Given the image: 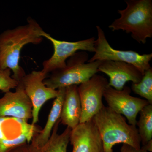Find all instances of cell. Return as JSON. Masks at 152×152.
Here are the masks:
<instances>
[{
    "label": "cell",
    "mask_w": 152,
    "mask_h": 152,
    "mask_svg": "<svg viewBox=\"0 0 152 152\" xmlns=\"http://www.w3.org/2000/svg\"><path fill=\"white\" fill-rule=\"evenodd\" d=\"M139 113L140 118L136 126L138 127L139 136L142 146L152 141V104H149Z\"/></svg>",
    "instance_id": "2e32d148"
},
{
    "label": "cell",
    "mask_w": 152,
    "mask_h": 152,
    "mask_svg": "<svg viewBox=\"0 0 152 152\" xmlns=\"http://www.w3.org/2000/svg\"><path fill=\"white\" fill-rule=\"evenodd\" d=\"M65 88L60 120L63 125L73 129L80 124L81 104L78 86H69Z\"/></svg>",
    "instance_id": "4fadbf2b"
},
{
    "label": "cell",
    "mask_w": 152,
    "mask_h": 152,
    "mask_svg": "<svg viewBox=\"0 0 152 152\" xmlns=\"http://www.w3.org/2000/svg\"><path fill=\"white\" fill-rule=\"evenodd\" d=\"M60 119L56 123L50 137L45 145L39 147H35L28 145L29 152H67L72 129L66 128L61 134H58Z\"/></svg>",
    "instance_id": "9a60e30c"
},
{
    "label": "cell",
    "mask_w": 152,
    "mask_h": 152,
    "mask_svg": "<svg viewBox=\"0 0 152 152\" xmlns=\"http://www.w3.org/2000/svg\"><path fill=\"white\" fill-rule=\"evenodd\" d=\"M33 105L23 87L18 83L15 92L0 98V118H12L27 122L32 118Z\"/></svg>",
    "instance_id": "30bf717a"
},
{
    "label": "cell",
    "mask_w": 152,
    "mask_h": 152,
    "mask_svg": "<svg viewBox=\"0 0 152 152\" xmlns=\"http://www.w3.org/2000/svg\"><path fill=\"white\" fill-rule=\"evenodd\" d=\"M27 22L0 34V70L10 69L13 72L12 78L18 82L26 75L19 65L22 48L27 44L40 43L45 32L34 19L28 18Z\"/></svg>",
    "instance_id": "6da1fadb"
},
{
    "label": "cell",
    "mask_w": 152,
    "mask_h": 152,
    "mask_svg": "<svg viewBox=\"0 0 152 152\" xmlns=\"http://www.w3.org/2000/svg\"><path fill=\"white\" fill-rule=\"evenodd\" d=\"M131 89L127 86L118 91L108 86L103 97L110 108L124 116L129 124L136 126L138 114L150 103L145 99L131 96Z\"/></svg>",
    "instance_id": "9c48e42d"
},
{
    "label": "cell",
    "mask_w": 152,
    "mask_h": 152,
    "mask_svg": "<svg viewBox=\"0 0 152 152\" xmlns=\"http://www.w3.org/2000/svg\"><path fill=\"white\" fill-rule=\"evenodd\" d=\"M28 145V143L17 147L9 152H29Z\"/></svg>",
    "instance_id": "44dd1931"
},
{
    "label": "cell",
    "mask_w": 152,
    "mask_h": 152,
    "mask_svg": "<svg viewBox=\"0 0 152 152\" xmlns=\"http://www.w3.org/2000/svg\"><path fill=\"white\" fill-rule=\"evenodd\" d=\"M120 152H148L146 150L141 148L140 150L136 149L133 147L126 145V144H123Z\"/></svg>",
    "instance_id": "ffe728a7"
},
{
    "label": "cell",
    "mask_w": 152,
    "mask_h": 152,
    "mask_svg": "<svg viewBox=\"0 0 152 152\" xmlns=\"http://www.w3.org/2000/svg\"><path fill=\"white\" fill-rule=\"evenodd\" d=\"M132 90L136 94L145 98L152 104V68H150L144 73L140 81L133 83Z\"/></svg>",
    "instance_id": "e0dca14e"
},
{
    "label": "cell",
    "mask_w": 152,
    "mask_h": 152,
    "mask_svg": "<svg viewBox=\"0 0 152 152\" xmlns=\"http://www.w3.org/2000/svg\"><path fill=\"white\" fill-rule=\"evenodd\" d=\"M65 89V88L58 89V94L53 103L45 126L43 129L33 137L30 143L31 145L35 147H41L48 140L55 124L61 117Z\"/></svg>",
    "instance_id": "5bb4252c"
},
{
    "label": "cell",
    "mask_w": 152,
    "mask_h": 152,
    "mask_svg": "<svg viewBox=\"0 0 152 152\" xmlns=\"http://www.w3.org/2000/svg\"><path fill=\"white\" fill-rule=\"evenodd\" d=\"M42 37L50 41L54 48L53 56L43 63L42 71L47 75L53 71L64 68L66 66V60L78 51L95 52L96 39L94 37L75 42L58 40L45 32L43 34Z\"/></svg>",
    "instance_id": "8992f818"
},
{
    "label": "cell",
    "mask_w": 152,
    "mask_h": 152,
    "mask_svg": "<svg viewBox=\"0 0 152 152\" xmlns=\"http://www.w3.org/2000/svg\"><path fill=\"white\" fill-rule=\"evenodd\" d=\"M89 56L86 51L77 52L66 62L64 68L53 71L47 76L44 83L53 89L80 85L98 73L100 61L88 62Z\"/></svg>",
    "instance_id": "277c9868"
},
{
    "label": "cell",
    "mask_w": 152,
    "mask_h": 152,
    "mask_svg": "<svg viewBox=\"0 0 152 152\" xmlns=\"http://www.w3.org/2000/svg\"><path fill=\"white\" fill-rule=\"evenodd\" d=\"M103 145L104 152H113L116 144H126L140 150L141 140L137 126L128 124L126 118L104 105L93 118Z\"/></svg>",
    "instance_id": "7a4b0ae2"
},
{
    "label": "cell",
    "mask_w": 152,
    "mask_h": 152,
    "mask_svg": "<svg viewBox=\"0 0 152 152\" xmlns=\"http://www.w3.org/2000/svg\"><path fill=\"white\" fill-rule=\"evenodd\" d=\"M108 84L105 77L96 74L78 86L82 107L80 124L91 121L103 107L102 98Z\"/></svg>",
    "instance_id": "52a82bcc"
},
{
    "label": "cell",
    "mask_w": 152,
    "mask_h": 152,
    "mask_svg": "<svg viewBox=\"0 0 152 152\" xmlns=\"http://www.w3.org/2000/svg\"><path fill=\"white\" fill-rule=\"evenodd\" d=\"M98 70L108 76V86L118 91L124 88L127 82L132 81L133 83H139L143 75L132 65L109 60L100 61Z\"/></svg>",
    "instance_id": "8fae6325"
},
{
    "label": "cell",
    "mask_w": 152,
    "mask_h": 152,
    "mask_svg": "<svg viewBox=\"0 0 152 152\" xmlns=\"http://www.w3.org/2000/svg\"><path fill=\"white\" fill-rule=\"evenodd\" d=\"M34 137L32 134L23 132L14 138L0 139V152H9L23 144H30Z\"/></svg>",
    "instance_id": "ac0fdd59"
},
{
    "label": "cell",
    "mask_w": 152,
    "mask_h": 152,
    "mask_svg": "<svg viewBox=\"0 0 152 152\" xmlns=\"http://www.w3.org/2000/svg\"><path fill=\"white\" fill-rule=\"evenodd\" d=\"M72 152H104L103 145L93 120L80 124L72 130Z\"/></svg>",
    "instance_id": "7c38bea8"
},
{
    "label": "cell",
    "mask_w": 152,
    "mask_h": 152,
    "mask_svg": "<svg viewBox=\"0 0 152 152\" xmlns=\"http://www.w3.org/2000/svg\"><path fill=\"white\" fill-rule=\"evenodd\" d=\"M127 7L119 10L121 17L109 26L112 31L122 30L131 34L134 40L140 44L146 43L152 37V0H126Z\"/></svg>",
    "instance_id": "3957f363"
},
{
    "label": "cell",
    "mask_w": 152,
    "mask_h": 152,
    "mask_svg": "<svg viewBox=\"0 0 152 152\" xmlns=\"http://www.w3.org/2000/svg\"><path fill=\"white\" fill-rule=\"evenodd\" d=\"M47 76L42 71H33L18 82L32 104V125L39 121V113L44 104L51 99H56L58 94V90L48 88L44 83Z\"/></svg>",
    "instance_id": "ba28073f"
},
{
    "label": "cell",
    "mask_w": 152,
    "mask_h": 152,
    "mask_svg": "<svg viewBox=\"0 0 152 152\" xmlns=\"http://www.w3.org/2000/svg\"><path fill=\"white\" fill-rule=\"evenodd\" d=\"M97 39L95 42V54L88 62L96 61H121L134 66L143 75L151 68L150 62L152 53L140 55L134 51L119 50L113 48L109 44L104 33L99 26H96Z\"/></svg>",
    "instance_id": "5b68a950"
},
{
    "label": "cell",
    "mask_w": 152,
    "mask_h": 152,
    "mask_svg": "<svg viewBox=\"0 0 152 152\" xmlns=\"http://www.w3.org/2000/svg\"><path fill=\"white\" fill-rule=\"evenodd\" d=\"M18 83L12 78L10 69L0 70V91L4 93L8 92L12 89L15 88Z\"/></svg>",
    "instance_id": "d6986e66"
}]
</instances>
